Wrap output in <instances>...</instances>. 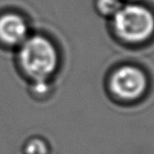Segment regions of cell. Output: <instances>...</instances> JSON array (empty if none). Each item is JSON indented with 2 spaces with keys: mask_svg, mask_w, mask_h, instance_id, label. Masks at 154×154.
Masks as SVG:
<instances>
[{
  "mask_svg": "<svg viewBox=\"0 0 154 154\" xmlns=\"http://www.w3.org/2000/svg\"><path fill=\"white\" fill-rule=\"evenodd\" d=\"M29 25L24 17L16 13L0 16V40L6 45L20 46L29 36Z\"/></svg>",
  "mask_w": 154,
  "mask_h": 154,
  "instance_id": "277c9868",
  "label": "cell"
},
{
  "mask_svg": "<svg viewBox=\"0 0 154 154\" xmlns=\"http://www.w3.org/2000/svg\"><path fill=\"white\" fill-rule=\"evenodd\" d=\"M111 18L115 35L123 42L141 44L154 35V14L142 4H123Z\"/></svg>",
  "mask_w": 154,
  "mask_h": 154,
  "instance_id": "7a4b0ae2",
  "label": "cell"
},
{
  "mask_svg": "<svg viewBox=\"0 0 154 154\" xmlns=\"http://www.w3.org/2000/svg\"><path fill=\"white\" fill-rule=\"evenodd\" d=\"M24 154H49L48 143L41 137H32L24 145Z\"/></svg>",
  "mask_w": 154,
  "mask_h": 154,
  "instance_id": "5b68a950",
  "label": "cell"
},
{
  "mask_svg": "<svg viewBox=\"0 0 154 154\" xmlns=\"http://www.w3.org/2000/svg\"><path fill=\"white\" fill-rule=\"evenodd\" d=\"M148 88V78L140 67L123 65L112 73L109 88L115 98L134 101L143 96Z\"/></svg>",
  "mask_w": 154,
  "mask_h": 154,
  "instance_id": "3957f363",
  "label": "cell"
},
{
  "mask_svg": "<svg viewBox=\"0 0 154 154\" xmlns=\"http://www.w3.org/2000/svg\"><path fill=\"white\" fill-rule=\"evenodd\" d=\"M21 67L35 82L47 81L58 68L59 55L56 46L46 36H28L19 49Z\"/></svg>",
  "mask_w": 154,
  "mask_h": 154,
  "instance_id": "6da1fadb",
  "label": "cell"
},
{
  "mask_svg": "<svg viewBox=\"0 0 154 154\" xmlns=\"http://www.w3.org/2000/svg\"><path fill=\"white\" fill-rule=\"evenodd\" d=\"M123 4L122 0H96V9L104 16L112 17L118 12Z\"/></svg>",
  "mask_w": 154,
  "mask_h": 154,
  "instance_id": "8992f818",
  "label": "cell"
}]
</instances>
